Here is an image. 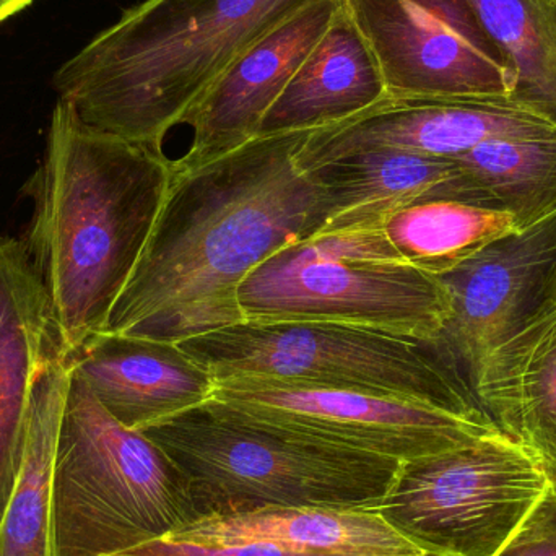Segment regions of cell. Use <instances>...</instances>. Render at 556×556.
Returning <instances> with one entry per match:
<instances>
[{
	"label": "cell",
	"instance_id": "8992f818",
	"mask_svg": "<svg viewBox=\"0 0 556 556\" xmlns=\"http://www.w3.org/2000/svg\"><path fill=\"white\" fill-rule=\"evenodd\" d=\"M382 227L319 233L278 251L241 285L243 319L349 324L434 345L453 313L450 291L408 264Z\"/></svg>",
	"mask_w": 556,
	"mask_h": 556
},
{
	"label": "cell",
	"instance_id": "3957f363",
	"mask_svg": "<svg viewBox=\"0 0 556 556\" xmlns=\"http://www.w3.org/2000/svg\"><path fill=\"white\" fill-rule=\"evenodd\" d=\"M309 0H146L55 72L93 129L162 152L228 68Z\"/></svg>",
	"mask_w": 556,
	"mask_h": 556
},
{
	"label": "cell",
	"instance_id": "8fae6325",
	"mask_svg": "<svg viewBox=\"0 0 556 556\" xmlns=\"http://www.w3.org/2000/svg\"><path fill=\"white\" fill-rule=\"evenodd\" d=\"M440 278L453 313L434 346L457 372L463 368L472 391L490 356L556 301V214Z\"/></svg>",
	"mask_w": 556,
	"mask_h": 556
},
{
	"label": "cell",
	"instance_id": "9a60e30c",
	"mask_svg": "<svg viewBox=\"0 0 556 556\" xmlns=\"http://www.w3.org/2000/svg\"><path fill=\"white\" fill-rule=\"evenodd\" d=\"M61 352L48 293L22 241L0 235V522L25 459L36 376Z\"/></svg>",
	"mask_w": 556,
	"mask_h": 556
},
{
	"label": "cell",
	"instance_id": "d4e9b609",
	"mask_svg": "<svg viewBox=\"0 0 556 556\" xmlns=\"http://www.w3.org/2000/svg\"><path fill=\"white\" fill-rule=\"evenodd\" d=\"M121 556H356L324 554V552L296 551L269 542H237V544L199 545L159 539ZM415 556H438L421 554Z\"/></svg>",
	"mask_w": 556,
	"mask_h": 556
},
{
	"label": "cell",
	"instance_id": "7a4b0ae2",
	"mask_svg": "<svg viewBox=\"0 0 556 556\" xmlns=\"http://www.w3.org/2000/svg\"><path fill=\"white\" fill-rule=\"evenodd\" d=\"M159 150L101 132L59 100L45 155L22 192V244L41 280L65 353L103 332L172 182Z\"/></svg>",
	"mask_w": 556,
	"mask_h": 556
},
{
	"label": "cell",
	"instance_id": "d6986e66",
	"mask_svg": "<svg viewBox=\"0 0 556 556\" xmlns=\"http://www.w3.org/2000/svg\"><path fill=\"white\" fill-rule=\"evenodd\" d=\"M165 539L199 545L269 542L296 551L356 556L427 554L375 509H261L199 519Z\"/></svg>",
	"mask_w": 556,
	"mask_h": 556
},
{
	"label": "cell",
	"instance_id": "6da1fadb",
	"mask_svg": "<svg viewBox=\"0 0 556 556\" xmlns=\"http://www.w3.org/2000/svg\"><path fill=\"white\" fill-rule=\"evenodd\" d=\"M311 132L256 137L204 165L173 172L104 332L181 343L243 323L247 277L329 222L323 186L298 163Z\"/></svg>",
	"mask_w": 556,
	"mask_h": 556
},
{
	"label": "cell",
	"instance_id": "ac0fdd59",
	"mask_svg": "<svg viewBox=\"0 0 556 556\" xmlns=\"http://www.w3.org/2000/svg\"><path fill=\"white\" fill-rule=\"evenodd\" d=\"M480 407L556 480V301L506 340L472 384Z\"/></svg>",
	"mask_w": 556,
	"mask_h": 556
},
{
	"label": "cell",
	"instance_id": "e0dca14e",
	"mask_svg": "<svg viewBox=\"0 0 556 556\" xmlns=\"http://www.w3.org/2000/svg\"><path fill=\"white\" fill-rule=\"evenodd\" d=\"M388 98L384 78L345 2L283 93L257 137L316 130L342 123Z\"/></svg>",
	"mask_w": 556,
	"mask_h": 556
},
{
	"label": "cell",
	"instance_id": "5bb4252c",
	"mask_svg": "<svg viewBox=\"0 0 556 556\" xmlns=\"http://www.w3.org/2000/svg\"><path fill=\"white\" fill-rule=\"evenodd\" d=\"M67 356L72 372L130 430L211 401L217 384L178 343L103 330Z\"/></svg>",
	"mask_w": 556,
	"mask_h": 556
},
{
	"label": "cell",
	"instance_id": "cb8c5ba5",
	"mask_svg": "<svg viewBox=\"0 0 556 556\" xmlns=\"http://www.w3.org/2000/svg\"><path fill=\"white\" fill-rule=\"evenodd\" d=\"M493 556H556V480Z\"/></svg>",
	"mask_w": 556,
	"mask_h": 556
},
{
	"label": "cell",
	"instance_id": "7c38bea8",
	"mask_svg": "<svg viewBox=\"0 0 556 556\" xmlns=\"http://www.w3.org/2000/svg\"><path fill=\"white\" fill-rule=\"evenodd\" d=\"M556 126L513 106L391 100L313 130L298 153L301 168L363 150H401L456 159L493 139L555 136Z\"/></svg>",
	"mask_w": 556,
	"mask_h": 556
},
{
	"label": "cell",
	"instance_id": "4fadbf2b",
	"mask_svg": "<svg viewBox=\"0 0 556 556\" xmlns=\"http://www.w3.org/2000/svg\"><path fill=\"white\" fill-rule=\"evenodd\" d=\"M343 0H309L251 46L205 94L185 124L192 142L173 172L195 168L256 139L261 123L304 59L329 28Z\"/></svg>",
	"mask_w": 556,
	"mask_h": 556
},
{
	"label": "cell",
	"instance_id": "5b68a950",
	"mask_svg": "<svg viewBox=\"0 0 556 556\" xmlns=\"http://www.w3.org/2000/svg\"><path fill=\"white\" fill-rule=\"evenodd\" d=\"M55 556H121L195 521L168 454L72 372L51 477Z\"/></svg>",
	"mask_w": 556,
	"mask_h": 556
},
{
	"label": "cell",
	"instance_id": "484cf974",
	"mask_svg": "<svg viewBox=\"0 0 556 556\" xmlns=\"http://www.w3.org/2000/svg\"><path fill=\"white\" fill-rule=\"evenodd\" d=\"M29 3H31V0H0V22L15 15L16 12L25 9Z\"/></svg>",
	"mask_w": 556,
	"mask_h": 556
},
{
	"label": "cell",
	"instance_id": "44dd1931",
	"mask_svg": "<svg viewBox=\"0 0 556 556\" xmlns=\"http://www.w3.org/2000/svg\"><path fill=\"white\" fill-rule=\"evenodd\" d=\"M384 233L412 266L441 277L480 251L518 233L515 217L489 205L463 201H424L394 212Z\"/></svg>",
	"mask_w": 556,
	"mask_h": 556
},
{
	"label": "cell",
	"instance_id": "30bf717a",
	"mask_svg": "<svg viewBox=\"0 0 556 556\" xmlns=\"http://www.w3.org/2000/svg\"><path fill=\"white\" fill-rule=\"evenodd\" d=\"M215 382V399L257 420L401 463L503 431L489 414H454L381 392L253 376H230Z\"/></svg>",
	"mask_w": 556,
	"mask_h": 556
},
{
	"label": "cell",
	"instance_id": "ffe728a7",
	"mask_svg": "<svg viewBox=\"0 0 556 556\" xmlns=\"http://www.w3.org/2000/svg\"><path fill=\"white\" fill-rule=\"evenodd\" d=\"M71 378L65 352L49 358L36 376L25 459L0 522V556H55L52 464Z\"/></svg>",
	"mask_w": 556,
	"mask_h": 556
},
{
	"label": "cell",
	"instance_id": "9c48e42d",
	"mask_svg": "<svg viewBox=\"0 0 556 556\" xmlns=\"http://www.w3.org/2000/svg\"><path fill=\"white\" fill-rule=\"evenodd\" d=\"M343 2L391 100L511 106L515 72L469 0Z\"/></svg>",
	"mask_w": 556,
	"mask_h": 556
},
{
	"label": "cell",
	"instance_id": "277c9868",
	"mask_svg": "<svg viewBox=\"0 0 556 556\" xmlns=\"http://www.w3.org/2000/svg\"><path fill=\"white\" fill-rule=\"evenodd\" d=\"M140 431L185 477L195 521L269 508L375 509L401 466L215 397Z\"/></svg>",
	"mask_w": 556,
	"mask_h": 556
},
{
	"label": "cell",
	"instance_id": "ba28073f",
	"mask_svg": "<svg viewBox=\"0 0 556 556\" xmlns=\"http://www.w3.org/2000/svg\"><path fill=\"white\" fill-rule=\"evenodd\" d=\"M551 482L538 454L500 431L404 460L375 511L421 551L493 556Z\"/></svg>",
	"mask_w": 556,
	"mask_h": 556
},
{
	"label": "cell",
	"instance_id": "603a6c76",
	"mask_svg": "<svg viewBox=\"0 0 556 556\" xmlns=\"http://www.w3.org/2000/svg\"><path fill=\"white\" fill-rule=\"evenodd\" d=\"M515 72L511 106L556 126V0H469Z\"/></svg>",
	"mask_w": 556,
	"mask_h": 556
},
{
	"label": "cell",
	"instance_id": "2e32d148",
	"mask_svg": "<svg viewBox=\"0 0 556 556\" xmlns=\"http://www.w3.org/2000/svg\"><path fill=\"white\" fill-rule=\"evenodd\" d=\"M306 172L323 186L329 199L330 217L320 233L379 227L394 212L417 202L489 205L454 159L401 150H363Z\"/></svg>",
	"mask_w": 556,
	"mask_h": 556
},
{
	"label": "cell",
	"instance_id": "52a82bcc",
	"mask_svg": "<svg viewBox=\"0 0 556 556\" xmlns=\"http://www.w3.org/2000/svg\"><path fill=\"white\" fill-rule=\"evenodd\" d=\"M215 379L253 376L359 389L460 415L486 414L466 379L431 343L349 324L243 323L178 343Z\"/></svg>",
	"mask_w": 556,
	"mask_h": 556
},
{
	"label": "cell",
	"instance_id": "7402d4cb",
	"mask_svg": "<svg viewBox=\"0 0 556 556\" xmlns=\"http://www.w3.org/2000/svg\"><path fill=\"white\" fill-rule=\"evenodd\" d=\"M454 160L490 207L515 217L519 231L556 214V134L486 140Z\"/></svg>",
	"mask_w": 556,
	"mask_h": 556
}]
</instances>
